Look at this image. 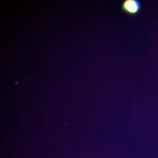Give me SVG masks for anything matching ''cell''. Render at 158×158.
<instances>
[{
    "label": "cell",
    "instance_id": "1",
    "mask_svg": "<svg viewBox=\"0 0 158 158\" xmlns=\"http://www.w3.org/2000/svg\"><path fill=\"white\" fill-rule=\"evenodd\" d=\"M141 3L138 0H124L121 5L122 11L130 15H136L141 11Z\"/></svg>",
    "mask_w": 158,
    "mask_h": 158
}]
</instances>
